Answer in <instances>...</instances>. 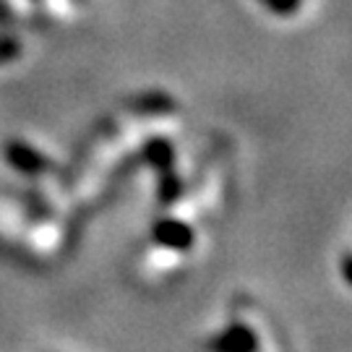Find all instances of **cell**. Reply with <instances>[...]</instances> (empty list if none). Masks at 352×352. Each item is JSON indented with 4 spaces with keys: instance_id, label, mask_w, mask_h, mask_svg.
<instances>
[{
    "instance_id": "3",
    "label": "cell",
    "mask_w": 352,
    "mask_h": 352,
    "mask_svg": "<svg viewBox=\"0 0 352 352\" xmlns=\"http://www.w3.org/2000/svg\"><path fill=\"white\" fill-rule=\"evenodd\" d=\"M261 3L272 13H277V16H292L302 6V0H261Z\"/></svg>"
},
{
    "instance_id": "4",
    "label": "cell",
    "mask_w": 352,
    "mask_h": 352,
    "mask_svg": "<svg viewBox=\"0 0 352 352\" xmlns=\"http://www.w3.org/2000/svg\"><path fill=\"white\" fill-rule=\"evenodd\" d=\"M340 272H342V279H344V285L352 287V253H344L340 261Z\"/></svg>"
},
{
    "instance_id": "1",
    "label": "cell",
    "mask_w": 352,
    "mask_h": 352,
    "mask_svg": "<svg viewBox=\"0 0 352 352\" xmlns=\"http://www.w3.org/2000/svg\"><path fill=\"white\" fill-rule=\"evenodd\" d=\"M258 334L245 324H232L209 340V352H258Z\"/></svg>"
},
{
    "instance_id": "2",
    "label": "cell",
    "mask_w": 352,
    "mask_h": 352,
    "mask_svg": "<svg viewBox=\"0 0 352 352\" xmlns=\"http://www.w3.org/2000/svg\"><path fill=\"white\" fill-rule=\"evenodd\" d=\"M157 240L170 245V248H177V251H186L193 245V230L183 222H162L157 227Z\"/></svg>"
}]
</instances>
